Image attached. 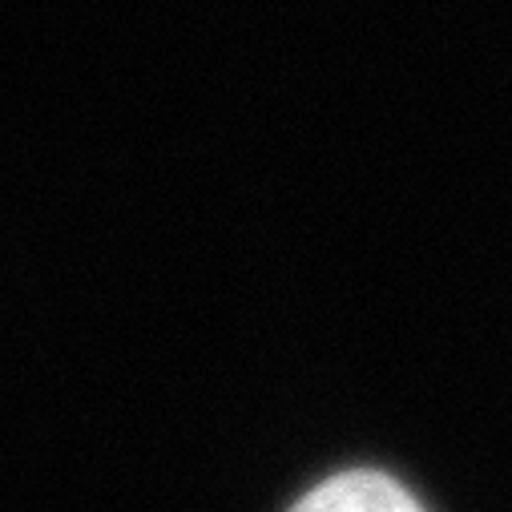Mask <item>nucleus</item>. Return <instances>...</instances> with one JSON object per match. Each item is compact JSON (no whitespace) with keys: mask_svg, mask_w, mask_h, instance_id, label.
Segmentation results:
<instances>
[{"mask_svg":"<svg viewBox=\"0 0 512 512\" xmlns=\"http://www.w3.org/2000/svg\"><path fill=\"white\" fill-rule=\"evenodd\" d=\"M291 512H424L420 500L383 472H339L311 488Z\"/></svg>","mask_w":512,"mask_h":512,"instance_id":"nucleus-1","label":"nucleus"}]
</instances>
